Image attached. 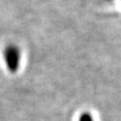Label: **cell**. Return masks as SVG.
Here are the masks:
<instances>
[{"instance_id":"1","label":"cell","mask_w":121,"mask_h":121,"mask_svg":"<svg viewBox=\"0 0 121 121\" xmlns=\"http://www.w3.org/2000/svg\"><path fill=\"white\" fill-rule=\"evenodd\" d=\"M4 62L7 69L12 72L15 73L20 66L21 62V51L17 46L10 45L4 49Z\"/></svg>"},{"instance_id":"2","label":"cell","mask_w":121,"mask_h":121,"mask_svg":"<svg viewBox=\"0 0 121 121\" xmlns=\"http://www.w3.org/2000/svg\"><path fill=\"white\" fill-rule=\"evenodd\" d=\"M78 121H94L93 117L91 116V114H90L89 112H84L81 114V116L79 117Z\"/></svg>"}]
</instances>
